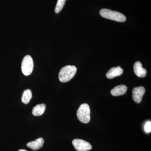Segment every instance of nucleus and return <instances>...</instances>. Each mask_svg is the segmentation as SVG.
Instances as JSON below:
<instances>
[{"instance_id": "nucleus-1", "label": "nucleus", "mask_w": 151, "mask_h": 151, "mask_svg": "<svg viewBox=\"0 0 151 151\" xmlns=\"http://www.w3.org/2000/svg\"><path fill=\"white\" fill-rule=\"evenodd\" d=\"M77 68L74 65H68L64 66L60 71L58 78L60 81L66 82L70 81L75 76Z\"/></svg>"}, {"instance_id": "nucleus-2", "label": "nucleus", "mask_w": 151, "mask_h": 151, "mask_svg": "<svg viewBox=\"0 0 151 151\" xmlns=\"http://www.w3.org/2000/svg\"><path fill=\"white\" fill-rule=\"evenodd\" d=\"M100 14L103 17L115 21L124 22L127 19L126 17L123 14L108 9H102L100 11Z\"/></svg>"}, {"instance_id": "nucleus-3", "label": "nucleus", "mask_w": 151, "mask_h": 151, "mask_svg": "<svg viewBox=\"0 0 151 151\" xmlns=\"http://www.w3.org/2000/svg\"><path fill=\"white\" fill-rule=\"evenodd\" d=\"M78 120L83 124H87L90 122V110L89 105L86 103L81 104L77 111Z\"/></svg>"}, {"instance_id": "nucleus-4", "label": "nucleus", "mask_w": 151, "mask_h": 151, "mask_svg": "<svg viewBox=\"0 0 151 151\" xmlns=\"http://www.w3.org/2000/svg\"><path fill=\"white\" fill-rule=\"evenodd\" d=\"M22 72L25 76L29 75L32 73L34 68V63L32 58L29 55L24 57L22 63Z\"/></svg>"}, {"instance_id": "nucleus-5", "label": "nucleus", "mask_w": 151, "mask_h": 151, "mask_svg": "<svg viewBox=\"0 0 151 151\" xmlns=\"http://www.w3.org/2000/svg\"><path fill=\"white\" fill-rule=\"evenodd\" d=\"M72 145L76 150L78 151H87L92 148L91 144L86 141L76 139L72 141Z\"/></svg>"}, {"instance_id": "nucleus-6", "label": "nucleus", "mask_w": 151, "mask_h": 151, "mask_svg": "<svg viewBox=\"0 0 151 151\" xmlns=\"http://www.w3.org/2000/svg\"><path fill=\"white\" fill-rule=\"evenodd\" d=\"M145 92V89L143 86L135 87L132 90V98L136 103H140Z\"/></svg>"}, {"instance_id": "nucleus-7", "label": "nucleus", "mask_w": 151, "mask_h": 151, "mask_svg": "<svg viewBox=\"0 0 151 151\" xmlns=\"http://www.w3.org/2000/svg\"><path fill=\"white\" fill-rule=\"evenodd\" d=\"M134 72L137 76L140 78H144L147 75V71L145 68H143L142 63L139 61H137L134 64Z\"/></svg>"}, {"instance_id": "nucleus-8", "label": "nucleus", "mask_w": 151, "mask_h": 151, "mask_svg": "<svg viewBox=\"0 0 151 151\" xmlns=\"http://www.w3.org/2000/svg\"><path fill=\"white\" fill-rule=\"evenodd\" d=\"M123 71V69L120 66L113 67L108 70V72L106 73V76L109 79H112L122 75Z\"/></svg>"}, {"instance_id": "nucleus-9", "label": "nucleus", "mask_w": 151, "mask_h": 151, "mask_svg": "<svg viewBox=\"0 0 151 151\" xmlns=\"http://www.w3.org/2000/svg\"><path fill=\"white\" fill-rule=\"evenodd\" d=\"M44 140L42 138H39L35 141L29 142L27 144V146L29 148L36 151L39 150L43 145Z\"/></svg>"}, {"instance_id": "nucleus-10", "label": "nucleus", "mask_w": 151, "mask_h": 151, "mask_svg": "<svg viewBox=\"0 0 151 151\" xmlns=\"http://www.w3.org/2000/svg\"><path fill=\"white\" fill-rule=\"evenodd\" d=\"M127 87L125 85H120L114 87L111 90V93L113 96H119L124 95L127 92Z\"/></svg>"}, {"instance_id": "nucleus-11", "label": "nucleus", "mask_w": 151, "mask_h": 151, "mask_svg": "<svg viewBox=\"0 0 151 151\" xmlns=\"http://www.w3.org/2000/svg\"><path fill=\"white\" fill-rule=\"evenodd\" d=\"M46 109L45 104H38L36 105L32 109V113L34 116H40L44 113Z\"/></svg>"}, {"instance_id": "nucleus-12", "label": "nucleus", "mask_w": 151, "mask_h": 151, "mask_svg": "<svg viewBox=\"0 0 151 151\" xmlns=\"http://www.w3.org/2000/svg\"><path fill=\"white\" fill-rule=\"evenodd\" d=\"M32 97V93L29 89H26L24 91L22 97V101L24 104L29 103L30 100Z\"/></svg>"}, {"instance_id": "nucleus-13", "label": "nucleus", "mask_w": 151, "mask_h": 151, "mask_svg": "<svg viewBox=\"0 0 151 151\" xmlns=\"http://www.w3.org/2000/svg\"><path fill=\"white\" fill-rule=\"evenodd\" d=\"M65 1L66 0H58L55 9L56 13H59L61 11L65 5Z\"/></svg>"}, {"instance_id": "nucleus-14", "label": "nucleus", "mask_w": 151, "mask_h": 151, "mask_svg": "<svg viewBox=\"0 0 151 151\" xmlns=\"http://www.w3.org/2000/svg\"><path fill=\"white\" fill-rule=\"evenodd\" d=\"M145 131L147 133H150L151 132V122H148L145 124Z\"/></svg>"}, {"instance_id": "nucleus-15", "label": "nucleus", "mask_w": 151, "mask_h": 151, "mask_svg": "<svg viewBox=\"0 0 151 151\" xmlns=\"http://www.w3.org/2000/svg\"><path fill=\"white\" fill-rule=\"evenodd\" d=\"M18 151H27V150H23V149H21V150H19Z\"/></svg>"}]
</instances>
